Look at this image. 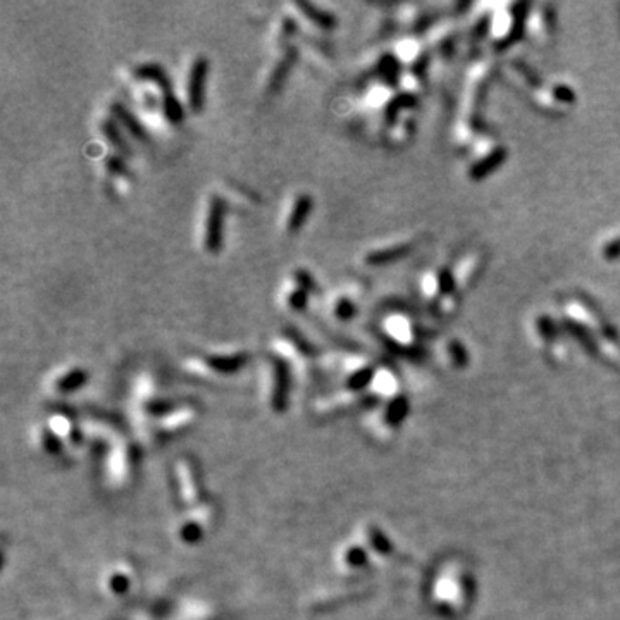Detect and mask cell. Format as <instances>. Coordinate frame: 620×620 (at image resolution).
I'll return each instance as SVG.
<instances>
[{
	"label": "cell",
	"instance_id": "cell-12",
	"mask_svg": "<svg viewBox=\"0 0 620 620\" xmlns=\"http://www.w3.org/2000/svg\"><path fill=\"white\" fill-rule=\"evenodd\" d=\"M250 360V355L247 351H236V354L230 355H207L203 357V364L214 371L216 374H223V376H231V374H236L240 372L245 365Z\"/></svg>",
	"mask_w": 620,
	"mask_h": 620
},
{
	"label": "cell",
	"instance_id": "cell-7",
	"mask_svg": "<svg viewBox=\"0 0 620 620\" xmlns=\"http://www.w3.org/2000/svg\"><path fill=\"white\" fill-rule=\"evenodd\" d=\"M291 365L281 355L271 357V390H269V408L273 412H284L290 404L291 393Z\"/></svg>",
	"mask_w": 620,
	"mask_h": 620
},
{
	"label": "cell",
	"instance_id": "cell-16",
	"mask_svg": "<svg viewBox=\"0 0 620 620\" xmlns=\"http://www.w3.org/2000/svg\"><path fill=\"white\" fill-rule=\"evenodd\" d=\"M298 11L308 19V21H312L314 25H317L319 28L323 29H334L338 25V19L333 12H327L319 9L317 5H314L312 2H307V0H300V2H295Z\"/></svg>",
	"mask_w": 620,
	"mask_h": 620
},
{
	"label": "cell",
	"instance_id": "cell-4",
	"mask_svg": "<svg viewBox=\"0 0 620 620\" xmlns=\"http://www.w3.org/2000/svg\"><path fill=\"white\" fill-rule=\"evenodd\" d=\"M33 443L42 455L50 458H71L83 451L86 441L83 421L73 412L53 410L33 431Z\"/></svg>",
	"mask_w": 620,
	"mask_h": 620
},
{
	"label": "cell",
	"instance_id": "cell-8",
	"mask_svg": "<svg viewBox=\"0 0 620 620\" xmlns=\"http://www.w3.org/2000/svg\"><path fill=\"white\" fill-rule=\"evenodd\" d=\"M227 203L223 197L214 195L209 202V212H207L206 223V238L203 245L206 250L212 256H217L223 250L224 245V221H226Z\"/></svg>",
	"mask_w": 620,
	"mask_h": 620
},
{
	"label": "cell",
	"instance_id": "cell-14",
	"mask_svg": "<svg viewBox=\"0 0 620 620\" xmlns=\"http://www.w3.org/2000/svg\"><path fill=\"white\" fill-rule=\"evenodd\" d=\"M298 59V50L295 47H288L284 55L281 57V60L276 64V68L273 69L269 76V82H267V93H277L283 88L284 82H286L288 75L293 69L295 62Z\"/></svg>",
	"mask_w": 620,
	"mask_h": 620
},
{
	"label": "cell",
	"instance_id": "cell-5",
	"mask_svg": "<svg viewBox=\"0 0 620 620\" xmlns=\"http://www.w3.org/2000/svg\"><path fill=\"white\" fill-rule=\"evenodd\" d=\"M173 481L177 500L183 505V510L195 507L207 498L202 475H200V471L193 458L181 457L174 462Z\"/></svg>",
	"mask_w": 620,
	"mask_h": 620
},
{
	"label": "cell",
	"instance_id": "cell-11",
	"mask_svg": "<svg viewBox=\"0 0 620 620\" xmlns=\"http://www.w3.org/2000/svg\"><path fill=\"white\" fill-rule=\"evenodd\" d=\"M415 248V238L414 240H404L398 241V243L390 245V247L377 248V250H372L365 256V264L372 267H381V266H390L395 264L397 260H401L404 257H407L408 253Z\"/></svg>",
	"mask_w": 620,
	"mask_h": 620
},
{
	"label": "cell",
	"instance_id": "cell-9",
	"mask_svg": "<svg viewBox=\"0 0 620 620\" xmlns=\"http://www.w3.org/2000/svg\"><path fill=\"white\" fill-rule=\"evenodd\" d=\"M136 571L128 562H116L102 575L100 588L109 598H124L135 584Z\"/></svg>",
	"mask_w": 620,
	"mask_h": 620
},
{
	"label": "cell",
	"instance_id": "cell-18",
	"mask_svg": "<svg viewBox=\"0 0 620 620\" xmlns=\"http://www.w3.org/2000/svg\"><path fill=\"white\" fill-rule=\"evenodd\" d=\"M169 620H216L214 613L206 603H188L177 608V612Z\"/></svg>",
	"mask_w": 620,
	"mask_h": 620
},
{
	"label": "cell",
	"instance_id": "cell-6",
	"mask_svg": "<svg viewBox=\"0 0 620 620\" xmlns=\"http://www.w3.org/2000/svg\"><path fill=\"white\" fill-rule=\"evenodd\" d=\"M135 76L140 79H145V82L156 83V85L159 86L160 99H162L164 116H166V119L169 121L171 124L177 126V124L183 123L184 121L183 106H181V102L176 99V95H174L171 79H169V76H167V73L164 71L162 66L153 64V62L142 64L136 68Z\"/></svg>",
	"mask_w": 620,
	"mask_h": 620
},
{
	"label": "cell",
	"instance_id": "cell-25",
	"mask_svg": "<svg viewBox=\"0 0 620 620\" xmlns=\"http://www.w3.org/2000/svg\"><path fill=\"white\" fill-rule=\"evenodd\" d=\"M297 29H298V25L293 18H284L283 25H281V38L290 40L291 36L297 33Z\"/></svg>",
	"mask_w": 620,
	"mask_h": 620
},
{
	"label": "cell",
	"instance_id": "cell-24",
	"mask_svg": "<svg viewBox=\"0 0 620 620\" xmlns=\"http://www.w3.org/2000/svg\"><path fill=\"white\" fill-rule=\"evenodd\" d=\"M307 303H308V293L307 291L300 290V288H297V290L291 291L290 297H288V305L293 308L295 312H303L305 308H307Z\"/></svg>",
	"mask_w": 620,
	"mask_h": 620
},
{
	"label": "cell",
	"instance_id": "cell-23",
	"mask_svg": "<svg viewBox=\"0 0 620 620\" xmlns=\"http://www.w3.org/2000/svg\"><path fill=\"white\" fill-rule=\"evenodd\" d=\"M293 280H295V283H297V288H300V290L307 291L308 295L319 291V286H317L316 280H314V276L310 273H308L307 269L295 271Z\"/></svg>",
	"mask_w": 620,
	"mask_h": 620
},
{
	"label": "cell",
	"instance_id": "cell-3",
	"mask_svg": "<svg viewBox=\"0 0 620 620\" xmlns=\"http://www.w3.org/2000/svg\"><path fill=\"white\" fill-rule=\"evenodd\" d=\"M558 317L564 327L578 333L588 343L605 350L617 348L619 338L602 308L581 293H567L558 298Z\"/></svg>",
	"mask_w": 620,
	"mask_h": 620
},
{
	"label": "cell",
	"instance_id": "cell-26",
	"mask_svg": "<svg viewBox=\"0 0 620 620\" xmlns=\"http://www.w3.org/2000/svg\"><path fill=\"white\" fill-rule=\"evenodd\" d=\"M107 171H109V173H112V174H126V173H128V169L124 167L123 160L117 159V157H110V159L107 160Z\"/></svg>",
	"mask_w": 620,
	"mask_h": 620
},
{
	"label": "cell",
	"instance_id": "cell-2",
	"mask_svg": "<svg viewBox=\"0 0 620 620\" xmlns=\"http://www.w3.org/2000/svg\"><path fill=\"white\" fill-rule=\"evenodd\" d=\"M83 421V419H82ZM86 441L100 451V479L109 491H123L136 474V448L109 419L90 415L83 421Z\"/></svg>",
	"mask_w": 620,
	"mask_h": 620
},
{
	"label": "cell",
	"instance_id": "cell-1",
	"mask_svg": "<svg viewBox=\"0 0 620 620\" xmlns=\"http://www.w3.org/2000/svg\"><path fill=\"white\" fill-rule=\"evenodd\" d=\"M484 262L482 250H465L425 267L419 276L417 293L429 316L436 319L454 317L482 274Z\"/></svg>",
	"mask_w": 620,
	"mask_h": 620
},
{
	"label": "cell",
	"instance_id": "cell-13",
	"mask_svg": "<svg viewBox=\"0 0 620 620\" xmlns=\"http://www.w3.org/2000/svg\"><path fill=\"white\" fill-rule=\"evenodd\" d=\"M88 371H85V369H69L68 372H64L62 376L53 381L52 390L53 393L60 395V397H68V395H73L85 388V384L88 383Z\"/></svg>",
	"mask_w": 620,
	"mask_h": 620
},
{
	"label": "cell",
	"instance_id": "cell-21",
	"mask_svg": "<svg viewBox=\"0 0 620 620\" xmlns=\"http://www.w3.org/2000/svg\"><path fill=\"white\" fill-rule=\"evenodd\" d=\"M284 336H286L288 340L291 341V345H293L301 355H305V357H312V355L316 354L314 345L310 343V341H308L295 326H288L286 330H284Z\"/></svg>",
	"mask_w": 620,
	"mask_h": 620
},
{
	"label": "cell",
	"instance_id": "cell-20",
	"mask_svg": "<svg viewBox=\"0 0 620 620\" xmlns=\"http://www.w3.org/2000/svg\"><path fill=\"white\" fill-rule=\"evenodd\" d=\"M598 252L603 260L620 259V230L610 231L599 240Z\"/></svg>",
	"mask_w": 620,
	"mask_h": 620
},
{
	"label": "cell",
	"instance_id": "cell-19",
	"mask_svg": "<svg viewBox=\"0 0 620 620\" xmlns=\"http://www.w3.org/2000/svg\"><path fill=\"white\" fill-rule=\"evenodd\" d=\"M102 132H103V135H106L107 142H109L110 145L117 150V152H121L123 156H126V157L132 156V149H129L128 142H126V140L123 138V135H121L119 126L116 124V121H112V119L103 121Z\"/></svg>",
	"mask_w": 620,
	"mask_h": 620
},
{
	"label": "cell",
	"instance_id": "cell-15",
	"mask_svg": "<svg viewBox=\"0 0 620 620\" xmlns=\"http://www.w3.org/2000/svg\"><path fill=\"white\" fill-rule=\"evenodd\" d=\"M312 209H314L312 197L307 195V193H303V195L298 197V199L295 200L293 209H291V212H290V217H288L286 230L290 231V233H297V231H300L301 227L305 226V223H307V219H308V216H310V212H312Z\"/></svg>",
	"mask_w": 620,
	"mask_h": 620
},
{
	"label": "cell",
	"instance_id": "cell-22",
	"mask_svg": "<svg viewBox=\"0 0 620 620\" xmlns=\"http://www.w3.org/2000/svg\"><path fill=\"white\" fill-rule=\"evenodd\" d=\"M355 314H357V307H355V303L350 298L348 297L338 298L336 305H334V316H336L338 321L348 323V321L354 319Z\"/></svg>",
	"mask_w": 620,
	"mask_h": 620
},
{
	"label": "cell",
	"instance_id": "cell-17",
	"mask_svg": "<svg viewBox=\"0 0 620 620\" xmlns=\"http://www.w3.org/2000/svg\"><path fill=\"white\" fill-rule=\"evenodd\" d=\"M110 110H112L114 117H116V119L123 124L124 129H126V132H128L133 138L140 140V142H147L145 128H143L142 124H140V121L136 119V117L133 116L128 109H126V107L121 106V103H112Z\"/></svg>",
	"mask_w": 620,
	"mask_h": 620
},
{
	"label": "cell",
	"instance_id": "cell-10",
	"mask_svg": "<svg viewBox=\"0 0 620 620\" xmlns=\"http://www.w3.org/2000/svg\"><path fill=\"white\" fill-rule=\"evenodd\" d=\"M210 62L207 57H197L192 62V68L188 73V83H186V97H188L190 110L200 114L203 110L206 102V83L209 78Z\"/></svg>",
	"mask_w": 620,
	"mask_h": 620
}]
</instances>
